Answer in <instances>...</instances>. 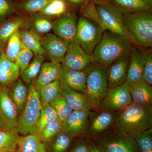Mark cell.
<instances>
[{"instance_id": "cell-1", "label": "cell", "mask_w": 152, "mask_h": 152, "mask_svg": "<svg viewBox=\"0 0 152 152\" xmlns=\"http://www.w3.org/2000/svg\"><path fill=\"white\" fill-rule=\"evenodd\" d=\"M115 123L116 129L134 139L144 131L152 128V106L132 102L118 112Z\"/></svg>"}, {"instance_id": "cell-2", "label": "cell", "mask_w": 152, "mask_h": 152, "mask_svg": "<svg viewBox=\"0 0 152 152\" xmlns=\"http://www.w3.org/2000/svg\"><path fill=\"white\" fill-rule=\"evenodd\" d=\"M133 48L132 43L127 38L106 31L91 55L94 61L107 67L118 58L129 54Z\"/></svg>"}, {"instance_id": "cell-3", "label": "cell", "mask_w": 152, "mask_h": 152, "mask_svg": "<svg viewBox=\"0 0 152 152\" xmlns=\"http://www.w3.org/2000/svg\"><path fill=\"white\" fill-rule=\"evenodd\" d=\"M123 21L136 45L146 48L152 47L151 12L143 11L122 14Z\"/></svg>"}, {"instance_id": "cell-4", "label": "cell", "mask_w": 152, "mask_h": 152, "mask_svg": "<svg viewBox=\"0 0 152 152\" xmlns=\"http://www.w3.org/2000/svg\"><path fill=\"white\" fill-rule=\"evenodd\" d=\"M83 70L86 77V88L85 94L94 108L99 106L108 88L106 67L93 61Z\"/></svg>"}, {"instance_id": "cell-5", "label": "cell", "mask_w": 152, "mask_h": 152, "mask_svg": "<svg viewBox=\"0 0 152 152\" xmlns=\"http://www.w3.org/2000/svg\"><path fill=\"white\" fill-rule=\"evenodd\" d=\"M42 106L39 93L31 83L28 86L27 100L19 117L17 129L19 134L23 136L37 134Z\"/></svg>"}, {"instance_id": "cell-6", "label": "cell", "mask_w": 152, "mask_h": 152, "mask_svg": "<svg viewBox=\"0 0 152 152\" xmlns=\"http://www.w3.org/2000/svg\"><path fill=\"white\" fill-rule=\"evenodd\" d=\"M101 134L93 141L103 152H140L134 139L118 130Z\"/></svg>"}, {"instance_id": "cell-7", "label": "cell", "mask_w": 152, "mask_h": 152, "mask_svg": "<svg viewBox=\"0 0 152 152\" xmlns=\"http://www.w3.org/2000/svg\"><path fill=\"white\" fill-rule=\"evenodd\" d=\"M104 31L96 23L81 15L78 20L76 39L87 53L91 55L102 37Z\"/></svg>"}, {"instance_id": "cell-8", "label": "cell", "mask_w": 152, "mask_h": 152, "mask_svg": "<svg viewBox=\"0 0 152 152\" xmlns=\"http://www.w3.org/2000/svg\"><path fill=\"white\" fill-rule=\"evenodd\" d=\"M95 4L99 17L106 31L124 36L134 44L132 38L123 21L122 14L110 3Z\"/></svg>"}, {"instance_id": "cell-9", "label": "cell", "mask_w": 152, "mask_h": 152, "mask_svg": "<svg viewBox=\"0 0 152 152\" xmlns=\"http://www.w3.org/2000/svg\"><path fill=\"white\" fill-rule=\"evenodd\" d=\"M133 102L129 85L126 82L119 86L108 88L100 105L106 111H119Z\"/></svg>"}, {"instance_id": "cell-10", "label": "cell", "mask_w": 152, "mask_h": 152, "mask_svg": "<svg viewBox=\"0 0 152 152\" xmlns=\"http://www.w3.org/2000/svg\"><path fill=\"white\" fill-rule=\"evenodd\" d=\"M40 43L44 54L50 62L62 64L69 43L54 34H48L42 38Z\"/></svg>"}, {"instance_id": "cell-11", "label": "cell", "mask_w": 152, "mask_h": 152, "mask_svg": "<svg viewBox=\"0 0 152 152\" xmlns=\"http://www.w3.org/2000/svg\"><path fill=\"white\" fill-rule=\"evenodd\" d=\"M92 115L91 110H73L63 123L62 131L72 137L82 134L88 129Z\"/></svg>"}, {"instance_id": "cell-12", "label": "cell", "mask_w": 152, "mask_h": 152, "mask_svg": "<svg viewBox=\"0 0 152 152\" xmlns=\"http://www.w3.org/2000/svg\"><path fill=\"white\" fill-rule=\"evenodd\" d=\"M94 61L91 55L82 48L76 39L69 43L62 64L77 70H83Z\"/></svg>"}, {"instance_id": "cell-13", "label": "cell", "mask_w": 152, "mask_h": 152, "mask_svg": "<svg viewBox=\"0 0 152 152\" xmlns=\"http://www.w3.org/2000/svg\"><path fill=\"white\" fill-rule=\"evenodd\" d=\"M78 18L74 12H67L53 22L54 34L70 43L76 39Z\"/></svg>"}, {"instance_id": "cell-14", "label": "cell", "mask_w": 152, "mask_h": 152, "mask_svg": "<svg viewBox=\"0 0 152 152\" xmlns=\"http://www.w3.org/2000/svg\"><path fill=\"white\" fill-rule=\"evenodd\" d=\"M18 111L9 94V88L0 87V119L6 128L18 127Z\"/></svg>"}, {"instance_id": "cell-15", "label": "cell", "mask_w": 152, "mask_h": 152, "mask_svg": "<svg viewBox=\"0 0 152 152\" xmlns=\"http://www.w3.org/2000/svg\"><path fill=\"white\" fill-rule=\"evenodd\" d=\"M129 54L118 58L106 67L108 88L119 86L126 82L129 63Z\"/></svg>"}, {"instance_id": "cell-16", "label": "cell", "mask_w": 152, "mask_h": 152, "mask_svg": "<svg viewBox=\"0 0 152 152\" xmlns=\"http://www.w3.org/2000/svg\"><path fill=\"white\" fill-rule=\"evenodd\" d=\"M60 86H66L78 91L85 93L86 77L83 70L72 69L62 64L59 77Z\"/></svg>"}, {"instance_id": "cell-17", "label": "cell", "mask_w": 152, "mask_h": 152, "mask_svg": "<svg viewBox=\"0 0 152 152\" xmlns=\"http://www.w3.org/2000/svg\"><path fill=\"white\" fill-rule=\"evenodd\" d=\"M144 51L133 48L129 54V63L126 82L132 84L143 80Z\"/></svg>"}, {"instance_id": "cell-18", "label": "cell", "mask_w": 152, "mask_h": 152, "mask_svg": "<svg viewBox=\"0 0 152 152\" xmlns=\"http://www.w3.org/2000/svg\"><path fill=\"white\" fill-rule=\"evenodd\" d=\"M62 64L43 63L40 70L32 83L39 91L41 87L58 80L61 69Z\"/></svg>"}, {"instance_id": "cell-19", "label": "cell", "mask_w": 152, "mask_h": 152, "mask_svg": "<svg viewBox=\"0 0 152 152\" xmlns=\"http://www.w3.org/2000/svg\"><path fill=\"white\" fill-rule=\"evenodd\" d=\"M20 74V68L15 62L7 58L4 53H0V86H11Z\"/></svg>"}, {"instance_id": "cell-20", "label": "cell", "mask_w": 152, "mask_h": 152, "mask_svg": "<svg viewBox=\"0 0 152 152\" xmlns=\"http://www.w3.org/2000/svg\"><path fill=\"white\" fill-rule=\"evenodd\" d=\"M60 94L66 99L69 105L75 110H91L94 108L83 92L78 91L66 86H60Z\"/></svg>"}, {"instance_id": "cell-21", "label": "cell", "mask_w": 152, "mask_h": 152, "mask_svg": "<svg viewBox=\"0 0 152 152\" xmlns=\"http://www.w3.org/2000/svg\"><path fill=\"white\" fill-rule=\"evenodd\" d=\"M133 102L142 106H152V87L144 81L129 85Z\"/></svg>"}, {"instance_id": "cell-22", "label": "cell", "mask_w": 152, "mask_h": 152, "mask_svg": "<svg viewBox=\"0 0 152 152\" xmlns=\"http://www.w3.org/2000/svg\"><path fill=\"white\" fill-rule=\"evenodd\" d=\"M115 117L113 113L107 111L97 115L90 122L88 134L96 137L104 132L115 123Z\"/></svg>"}, {"instance_id": "cell-23", "label": "cell", "mask_w": 152, "mask_h": 152, "mask_svg": "<svg viewBox=\"0 0 152 152\" xmlns=\"http://www.w3.org/2000/svg\"><path fill=\"white\" fill-rule=\"evenodd\" d=\"M9 88V94L15 104L19 115L21 113L27 100L28 87L21 79H18Z\"/></svg>"}, {"instance_id": "cell-24", "label": "cell", "mask_w": 152, "mask_h": 152, "mask_svg": "<svg viewBox=\"0 0 152 152\" xmlns=\"http://www.w3.org/2000/svg\"><path fill=\"white\" fill-rule=\"evenodd\" d=\"M14 152H47V150L38 135L32 134L20 137Z\"/></svg>"}, {"instance_id": "cell-25", "label": "cell", "mask_w": 152, "mask_h": 152, "mask_svg": "<svg viewBox=\"0 0 152 152\" xmlns=\"http://www.w3.org/2000/svg\"><path fill=\"white\" fill-rule=\"evenodd\" d=\"M20 137L16 127L4 128L0 129V151L14 152Z\"/></svg>"}, {"instance_id": "cell-26", "label": "cell", "mask_w": 152, "mask_h": 152, "mask_svg": "<svg viewBox=\"0 0 152 152\" xmlns=\"http://www.w3.org/2000/svg\"><path fill=\"white\" fill-rule=\"evenodd\" d=\"M109 3L122 14L152 11V7L141 0H110Z\"/></svg>"}, {"instance_id": "cell-27", "label": "cell", "mask_w": 152, "mask_h": 152, "mask_svg": "<svg viewBox=\"0 0 152 152\" xmlns=\"http://www.w3.org/2000/svg\"><path fill=\"white\" fill-rule=\"evenodd\" d=\"M19 34L22 43L36 56L44 54L43 50L41 45V38L40 36L30 30H19Z\"/></svg>"}, {"instance_id": "cell-28", "label": "cell", "mask_w": 152, "mask_h": 152, "mask_svg": "<svg viewBox=\"0 0 152 152\" xmlns=\"http://www.w3.org/2000/svg\"><path fill=\"white\" fill-rule=\"evenodd\" d=\"M45 58L43 55L36 56L27 67L20 74L21 80L27 86L34 81L40 70Z\"/></svg>"}, {"instance_id": "cell-29", "label": "cell", "mask_w": 152, "mask_h": 152, "mask_svg": "<svg viewBox=\"0 0 152 152\" xmlns=\"http://www.w3.org/2000/svg\"><path fill=\"white\" fill-rule=\"evenodd\" d=\"M67 10L66 0H51L39 13L45 16L59 18L67 13Z\"/></svg>"}, {"instance_id": "cell-30", "label": "cell", "mask_w": 152, "mask_h": 152, "mask_svg": "<svg viewBox=\"0 0 152 152\" xmlns=\"http://www.w3.org/2000/svg\"><path fill=\"white\" fill-rule=\"evenodd\" d=\"M25 24L22 18H15L4 23L0 26V42H5Z\"/></svg>"}, {"instance_id": "cell-31", "label": "cell", "mask_w": 152, "mask_h": 152, "mask_svg": "<svg viewBox=\"0 0 152 152\" xmlns=\"http://www.w3.org/2000/svg\"><path fill=\"white\" fill-rule=\"evenodd\" d=\"M50 104L55 110L59 119L62 123L67 119L73 110L64 97L60 94L50 103Z\"/></svg>"}, {"instance_id": "cell-32", "label": "cell", "mask_w": 152, "mask_h": 152, "mask_svg": "<svg viewBox=\"0 0 152 152\" xmlns=\"http://www.w3.org/2000/svg\"><path fill=\"white\" fill-rule=\"evenodd\" d=\"M60 89L61 87L58 80L41 87L39 92L42 104H50L60 94Z\"/></svg>"}, {"instance_id": "cell-33", "label": "cell", "mask_w": 152, "mask_h": 152, "mask_svg": "<svg viewBox=\"0 0 152 152\" xmlns=\"http://www.w3.org/2000/svg\"><path fill=\"white\" fill-rule=\"evenodd\" d=\"M41 113L38 121L37 134L47 124L58 119V115L50 104H42Z\"/></svg>"}, {"instance_id": "cell-34", "label": "cell", "mask_w": 152, "mask_h": 152, "mask_svg": "<svg viewBox=\"0 0 152 152\" xmlns=\"http://www.w3.org/2000/svg\"><path fill=\"white\" fill-rule=\"evenodd\" d=\"M63 123L59 119L47 125L37 134L43 142H48L62 131Z\"/></svg>"}, {"instance_id": "cell-35", "label": "cell", "mask_w": 152, "mask_h": 152, "mask_svg": "<svg viewBox=\"0 0 152 152\" xmlns=\"http://www.w3.org/2000/svg\"><path fill=\"white\" fill-rule=\"evenodd\" d=\"M72 137L60 131L50 142L52 152H66L70 145Z\"/></svg>"}, {"instance_id": "cell-36", "label": "cell", "mask_w": 152, "mask_h": 152, "mask_svg": "<svg viewBox=\"0 0 152 152\" xmlns=\"http://www.w3.org/2000/svg\"><path fill=\"white\" fill-rule=\"evenodd\" d=\"M22 42L19 36V31L13 34L8 40L5 54L8 59L15 62L21 49Z\"/></svg>"}, {"instance_id": "cell-37", "label": "cell", "mask_w": 152, "mask_h": 152, "mask_svg": "<svg viewBox=\"0 0 152 152\" xmlns=\"http://www.w3.org/2000/svg\"><path fill=\"white\" fill-rule=\"evenodd\" d=\"M80 12L81 15L93 21L99 25L104 32L105 31V28L101 22L96 8V4L94 1L88 0L86 2L81 6Z\"/></svg>"}, {"instance_id": "cell-38", "label": "cell", "mask_w": 152, "mask_h": 152, "mask_svg": "<svg viewBox=\"0 0 152 152\" xmlns=\"http://www.w3.org/2000/svg\"><path fill=\"white\" fill-rule=\"evenodd\" d=\"M53 22L45 17H39L31 23V31L41 37L48 34L53 29Z\"/></svg>"}, {"instance_id": "cell-39", "label": "cell", "mask_w": 152, "mask_h": 152, "mask_svg": "<svg viewBox=\"0 0 152 152\" xmlns=\"http://www.w3.org/2000/svg\"><path fill=\"white\" fill-rule=\"evenodd\" d=\"M134 139L140 152H152V128L144 131Z\"/></svg>"}, {"instance_id": "cell-40", "label": "cell", "mask_w": 152, "mask_h": 152, "mask_svg": "<svg viewBox=\"0 0 152 152\" xmlns=\"http://www.w3.org/2000/svg\"><path fill=\"white\" fill-rule=\"evenodd\" d=\"M34 54V53L22 42L21 49L15 61L20 68V74L29 64Z\"/></svg>"}, {"instance_id": "cell-41", "label": "cell", "mask_w": 152, "mask_h": 152, "mask_svg": "<svg viewBox=\"0 0 152 152\" xmlns=\"http://www.w3.org/2000/svg\"><path fill=\"white\" fill-rule=\"evenodd\" d=\"M144 64L143 80L147 83L152 85V53L149 48L144 51Z\"/></svg>"}, {"instance_id": "cell-42", "label": "cell", "mask_w": 152, "mask_h": 152, "mask_svg": "<svg viewBox=\"0 0 152 152\" xmlns=\"http://www.w3.org/2000/svg\"><path fill=\"white\" fill-rule=\"evenodd\" d=\"M51 1V0H28L22 5V9L27 12H39Z\"/></svg>"}, {"instance_id": "cell-43", "label": "cell", "mask_w": 152, "mask_h": 152, "mask_svg": "<svg viewBox=\"0 0 152 152\" xmlns=\"http://www.w3.org/2000/svg\"><path fill=\"white\" fill-rule=\"evenodd\" d=\"M70 152H88V142L83 140L79 142Z\"/></svg>"}, {"instance_id": "cell-44", "label": "cell", "mask_w": 152, "mask_h": 152, "mask_svg": "<svg viewBox=\"0 0 152 152\" xmlns=\"http://www.w3.org/2000/svg\"><path fill=\"white\" fill-rule=\"evenodd\" d=\"M10 6L7 0H0V16H4L10 11Z\"/></svg>"}, {"instance_id": "cell-45", "label": "cell", "mask_w": 152, "mask_h": 152, "mask_svg": "<svg viewBox=\"0 0 152 152\" xmlns=\"http://www.w3.org/2000/svg\"><path fill=\"white\" fill-rule=\"evenodd\" d=\"M88 152H103L93 141L88 142Z\"/></svg>"}, {"instance_id": "cell-46", "label": "cell", "mask_w": 152, "mask_h": 152, "mask_svg": "<svg viewBox=\"0 0 152 152\" xmlns=\"http://www.w3.org/2000/svg\"><path fill=\"white\" fill-rule=\"evenodd\" d=\"M67 1L69 3L72 4L82 6L88 0H67Z\"/></svg>"}, {"instance_id": "cell-47", "label": "cell", "mask_w": 152, "mask_h": 152, "mask_svg": "<svg viewBox=\"0 0 152 152\" xmlns=\"http://www.w3.org/2000/svg\"><path fill=\"white\" fill-rule=\"evenodd\" d=\"M93 1L95 4H99V3H109L110 0H89Z\"/></svg>"}, {"instance_id": "cell-48", "label": "cell", "mask_w": 152, "mask_h": 152, "mask_svg": "<svg viewBox=\"0 0 152 152\" xmlns=\"http://www.w3.org/2000/svg\"><path fill=\"white\" fill-rule=\"evenodd\" d=\"M141 1L143 2L148 5L150 7H152V0H141Z\"/></svg>"}, {"instance_id": "cell-49", "label": "cell", "mask_w": 152, "mask_h": 152, "mask_svg": "<svg viewBox=\"0 0 152 152\" xmlns=\"http://www.w3.org/2000/svg\"><path fill=\"white\" fill-rule=\"evenodd\" d=\"M6 128L5 126L4 125L2 122L1 121V119H0V129H3V128Z\"/></svg>"}, {"instance_id": "cell-50", "label": "cell", "mask_w": 152, "mask_h": 152, "mask_svg": "<svg viewBox=\"0 0 152 152\" xmlns=\"http://www.w3.org/2000/svg\"><path fill=\"white\" fill-rule=\"evenodd\" d=\"M1 50H2L1 47V45H0V53H1Z\"/></svg>"}, {"instance_id": "cell-51", "label": "cell", "mask_w": 152, "mask_h": 152, "mask_svg": "<svg viewBox=\"0 0 152 152\" xmlns=\"http://www.w3.org/2000/svg\"><path fill=\"white\" fill-rule=\"evenodd\" d=\"M0 152H4L1 151H0Z\"/></svg>"}]
</instances>
